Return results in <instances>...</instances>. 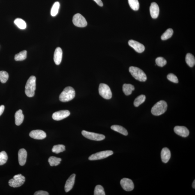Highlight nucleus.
I'll return each instance as SVG.
<instances>
[{
    "label": "nucleus",
    "mask_w": 195,
    "mask_h": 195,
    "mask_svg": "<svg viewBox=\"0 0 195 195\" xmlns=\"http://www.w3.org/2000/svg\"><path fill=\"white\" fill-rule=\"evenodd\" d=\"M75 96V91L74 88L68 86L64 88L59 96L60 101L65 102L72 100Z\"/></svg>",
    "instance_id": "obj_1"
},
{
    "label": "nucleus",
    "mask_w": 195,
    "mask_h": 195,
    "mask_svg": "<svg viewBox=\"0 0 195 195\" xmlns=\"http://www.w3.org/2000/svg\"><path fill=\"white\" fill-rule=\"evenodd\" d=\"M36 89V77L32 76L28 79L25 87V93L27 96L32 97L35 94Z\"/></svg>",
    "instance_id": "obj_2"
},
{
    "label": "nucleus",
    "mask_w": 195,
    "mask_h": 195,
    "mask_svg": "<svg viewBox=\"0 0 195 195\" xmlns=\"http://www.w3.org/2000/svg\"><path fill=\"white\" fill-rule=\"evenodd\" d=\"M167 109V104L164 100H160L156 103L151 109L152 114L155 116H160L166 112Z\"/></svg>",
    "instance_id": "obj_3"
},
{
    "label": "nucleus",
    "mask_w": 195,
    "mask_h": 195,
    "mask_svg": "<svg viewBox=\"0 0 195 195\" xmlns=\"http://www.w3.org/2000/svg\"><path fill=\"white\" fill-rule=\"evenodd\" d=\"M129 71L133 77L136 80L141 82H145L146 80V75L141 69L132 66L129 68Z\"/></svg>",
    "instance_id": "obj_4"
},
{
    "label": "nucleus",
    "mask_w": 195,
    "mask_h": 195,
    "mask_svg": "<svg viewBox=\"0 0 195 195\" xmlns=\"http://www.w3.org/2000/svg\"><path fill=\"white\" fill-rule=\"evenodd\" d=\"M99 93L101 97L106 100H109L112 98V93L110 88L106 84H100L99 87Z\"/></svg>",
    "instance_id": "obj_5"
},
{
    "label": "nucleus",
    "mask_w": 195,
    "mask_h": 195,
    "mask_svg": "<svg viewBox=\"0 0 195 195\" xmlns=\"http://www.w3.org/2000/svg\"><path fill=\"white\" fill-rule=\"evenodd\" d=\"M25 181V177L20 174L14 176L13 179L10 180L8 182L9 185L13 187H20L24 183Z\"/></svg>",
    "instance_id": "obj_6"
},
{
    "label": "nucleus",
    "mask_w": 195,
    "mask_h": 195,
    "mask_svg": "<svg viewBox=\"0 0 195 195\" xmlns=\"http://www.w3.org/2000/svg\"><path fill=\"white\" fill-rule=\"evenodd\" d=\"M72 21L75 26L79 27H85L87 25L86 20L83 16L79 13L73 16Z\"/></svg>",
    "instance_id": "obj_7"
},
{
    "label": "nucleus",
    "mask_w": 195,
    "mask_h": 195,
    "mask_svg": "<svg viewBox=\"0 0 195 195\" xmlns=\"http://www.w3.org/2000/svg\"><path fill=\"white\" fill-rule=\"evenodd\" d=\"M113 154V152L111 150H106L96 153L91 155L88 158L90 160H95L102 159L106 158Z\"/></svg>",
    "instance_id": "obj_8"
},
{
    "label": "nucleus",
    "mask_w": 195,
    "mask_h": 195,
    "mask_svg": "<svg viewBox=\"0 0 195 195\" xmlns=\"http://www.w3.org/2000/svg\"><path fill=\"white\" fill-rule=\"evenodd\" d=\"M82 134L85 138L92 140L100 141L103 140L105 138V136L103 134L91 132L85 130L82 131Z\"/></svg>",
    "instance_id": "obj_9"
},
{
    "label": "nucleus",
    "mask_w": 195,
    "mask_h": 195,
    "mask_svg": "<svg viewBox=\"0 0 195 195\" xmlns=\"http://www.w3.org/2000/svg\"><path fill=\"white\" fill-rule=\"evenodd\" d=\"M120 183L121 187L125 191H131L134 188V185L132 181L129 178H123Z\"/></svg>",
    "instance_id": "obj_10"
},
{
    "label": "nucleus",
    "mask_w": 195,
    "mask_h": 195,
    "mask_svg": "<svg viewBox=\"0 0 195 195\" xmlns=\"http://www.w3.org/2000/svg\"><path fill=\"white\" fill-rule=\"evenodd\" d=\"M70 115V112L68 110H61L54 112L52 114V118L55 120L60 121L67 118Z\"/></svg>",
    "instance_id": "obj_11"
},
{
    "label": "nucleus",
    "mask_w": 195,
    "mask_h": 195,
    "mask_svg": "<svg viewBox=\"0 0 195 195\" xmlns=\"http://www.w3.org/2000/svg\"><path fill=\"white\" fill-rule=\"evenodd\" d=\"M128 44L132 47L138 53H142L145 50V47L143 44L139 42L133 40H130L128 42Z\"/></svg>",
    "instance_id": "obj_12"
},
{
    "label": "nucleus",
    "mask_w": 195,
    "mask_h": 195,
    "mask_svg": "<svg viewBox=\"0 0 195 195\" xmlns=\"http://www.w3.org/2000/svg\"><path fill=\"white\" fill-rule=\"evenodd\" d=\"M30 137L36 139H43L46 137L45 132L40 130H33L29 133Z\"/></svg>",
    "instance_id": "obj_13"
},
{
    "label": "nucleus",
    "mask_w": 195,
    "mask_h": 195,
    "mask_svg": "<svg viewBox=\"0 0 195 195\" xmlns=\"http://www.w3.org/2000/svg\"><path fill=\"white\" fill-rule=\"evenodd\" d=\"M175 132L176 134L183 137H187L189 134V131L187 127L177 126L174 128Z\"/></svg>",
    "instance_id": "obj_14"
},
{
    "label": "nucleus",
    "mask_w": 195,
    "mask_h": 195,
    "mask_svg": "<svg viewBox=\"0 0 195 195\" xmlns=\"http://www.w3.org/2000/svg\"><path fill=\"white\" fill-rule=\"evenodd\" d=\"M150 11L152 18L155 19L158 17L159 13V8L157 3H151L150 7Z\"/></svg>",
    "instance_id": "obj_15"
},
{
    "label": "nucleus",
    "mask_w": 195,
    "mask_h": 195,
    "mask_svg": "<svg viewBox=\"0 0 195 195\" xmlns=\"http://www.w3.org/2000/svg\"><path fill=\"white\" fill-rule=\"evenodd\" d=\"M27 153L26 150L22 148L19 150L18 152V160L19 164L21 166L24 165L26 163Z\"/></svg>",
    "instance_id": "obj_16"
},
{
    "label": "nucleus",
    "mask_w": 195,
    "mask_h": 195,
    "mask_svg": "<svg viewBox=\"0 0 195 195\" xmlns=\"http://www.w3.org/2000/svg\"><path fill=\"white\" fill-rule=\"evenodd\" d=\"M63 52L62 49L59 47H57L54 54V60L55 64L59 65L62 61Z\"/></svg>",
    "instance_id": "obj_17"
},
{
    "label": "nucleus",
    "mask_w": 195,
    "mask_h": 195,
    "mask_svg": "<svg viewBox=\"0 0 195 195\" xmlns=\"http://www.w3.org/2000/svg\"><path fill=\"white\" fill-rule=\"evenodd\" d=\"M76 175L73 174L67 180L65 185V190L66 192H68L72 189L74 186Z\"/></svg>",
    "instance_id": "obj_18"
},
{
    "label": "nucleus",
    "mask_w": 195,
    "mask_h": 195,
    "mask_svg": "<svg viewBox=\"0 0 195 195\" xmlns=\"http://www.w3.org/2000/svg\"><path fill=\"white\" fill-rule=\"evenodd\" d=\"M162 160L163 163H167L169 161L171 157L170 151L166 148H163L161 153Z\"/></svg>",
    "instance_id": "obj_19"
},
{
    "label": "nucleus",
    "mask_w": 195,
    "mask_h": 195,
    "mask_svg": "<svg viewBox=\"0 0 195 195\" xmlns=\"http://www.w3.org/2000/svg\"><path fill=\"white\" fill-rule=\"evenodd\" d=\"M15 123L16 125H20L23 122L24 119V115L21 109L16 112L15 115Z\"/></svg>",
    "instance_id": "obj_20"
},
{
    "label": "nucleus",
    "mask_w": 195,
    "mask_h": 195,
    "mask_svg": "<svg viewBox=\"0 0 195 195\" xmlns=\"http://www.w3.org/2000/svg\"><path fill=\"white\" fill-rule=\"evenodd\" d=\"M134 87L133 85L130 84H124L123 85V91L125 95H130L132 93V91H134Z\"/></svg>",
    "instance_id": "obj_21"
},
{
    "label": "nucleus",
    "mask_w": 195,
    "mask_h": 195,
    "mask_svg": "<svg viewBox=\"0 0 195 195\" xmlns=\"http://www.w3.org/2000/svg\"><path fill=\"white\" fill-rule=\"evenodd\" d=\"M112 130L121 133L124 136H127L128 132L127 130L123 127L118 125H114L111 127Z\"/></svg>",
    "instance_id": "obj_22"
},
{
    "label": "nucleus",
    "mask_w": 195,
    "mask_h": 195,
    "mask_svg": "<svg viewBox=\"0 0 195 195\" xmlns=\"http://www.w3.org/2000/svg\"><path fill=\"white\" fill-rule=\"evenodd\" d=\"M185 61L189 66L192 67L195 64V59L194 56L190 53H187L186 55Z\"/></svg>",
    "instance_id": "obj_23"
},
{
    "label": "nucleus",
    "mask_w": 195,
    "mask_h": 195,
    "mask_svg": "<svg viewBox=\"0 0 195 195\" xmlns=\"http://www.w3.org/2000/svg\"><path fill=\"white\" fill-rule=\"evenodd\" d=\"M61 159L58 157L52 156L49 157L48 162L51 166H57L61 163Z\"/></svg>",
    "instance_id": "obj_24"
},
{
    "label": "nucleus",
    "mask_w": 195,
    "mask_h": 195,
    "mask_svg": "<svg viewBox=\"0 0 195 195\" xmlns=\"http://www.w3.org/2000/svg\"><path fill=\"white\" fill-rule=\"evenodd\" d=\"M14 23L20 29H24L26 28V22L22 19H16L14 21Z\"/></svg>",
    "instance_id": "obj_25"
},
{
    "label": "nucleus",
    "mask_w": 195,
    "mask_h": 195,
    "mask_svg": "<svg viewBox=\"0 0 195 195\" xmlns=\"http://www.w3.org/2000/svg\"><path fill=\"white\" fill-rule=\"evenodd\" d=\"M26 51L24 50L15 55V60L17 61H22L26 59Z\"/></svg>",
    "instance_id": "obj_26"
},
{
    "label": "nucleus",
    "mask_w": 195,
    "mask_h": 195,
    "mask_svg": "<svg viewBox=\"0 0 195 195\" xmlns=\"http://www.w3.org/2000/svg\"><path fill=\"white\" fill-rule=\"evenodd\" d=\"M146 100V96L144 95H141L135 99L134 102V105L136 107H139Z\"/></svg>",
    "instance_id": "obj_27"
},
{
    "label": "nucleus",
    "mask_w": 195,
    "mask_h": 195,
    "mask_svg": "<svg viewBox=\"0 0 195 195\" xmlns=\"http://www.w3.org/2000/svg\"><path fill=\"white\" fill-rule=\"evenodd\" d=\"M65 146L63 145H54L52 149V152L56 154H58L60 153L63 152L65 151Z\"/></svg>",
    "instance_id": "obj_28"
},
{
    "label": "nucleus",
    "mask_w": 195,
    "mask_h": 195,
    "mask_svg": "<svg viewBox=\"0 0 195 195\" xmlns=\"http://www.w3.org/2000/svg\"><path fill=\"white\" fill-rule=\"evenodd\" d=\"M129 5L132 9L137 10L139 8V4L138 0H128Z\"/></svg>",
    "instance_id": "obj_29"
},
{
    "label": "nucleus",
    "mask_w": 195,
    "mask_h": 195,
    "mask_svg": "<svg viewBox=\"0 0 195 195\" xmlns=\"http://www.w3.org/2000/svg\"><path fill=\"white\" fill-rule=\"evenodd\" d=\"M60 7V3L58 1L55 2L51 9V15L52 16H55L58 14Z\"/></svg>",
    "instance_id": "obj_30"
},
{
    "label": "nucleus",
    "mask_w": 195,
    "mask_h": 195,
    "mask_svg": "<svg viewBox=\"0 0 195 195\" xmlns=\"http://www.w3.org/2000/svg\"><path fill=\"white\" fill-rule=\"evenodd\" d=\"M173 29L169 28V29L166 30L165 32L163 33L161 36V39L162 40H168L173 35Z\"/></svg>",
    "instance_id": "obj_31"
},
{
    "label": "nucleus",
    "mask_w": 195,
    "mask_h": 195,
    "mask_svg": "<svg viewBox=\"0 0 195 195\" xmlns=\"http://www.w3.org/2000/svg\"><path fill=\"white\" fill-rule=\"evenodd\" d=\"M8 156L4 151L0 153V166H2L7 162L8 160Z\"/></svg>",
    "instance_id": "obj_32"
},
{
    "label": "nucleus",
    "mask_w": 195,
    "mask_h": 195,
    "mask_svg": "<svg viewBox=\"0 0 195 195\" xmlns=\"http://www.w3.org/2000/svg\"><path fill=\"white\" fill-rule=\"evenodd\" d=\"M9 77L8 73L5 71H0V81L2 83H5Z\"/></svg>",
    "instance_id": "obj_33"
},
{
    "label": "nucleus",
    "mask_w": 195,
    "mask_h": 195,
    "mask_svg": "<svg viewBox=\"0 0 195 195\" xmlns=\"http://www.w3.org/2000/svg\"><path fill=\"white\" fill-rule=\"evenodd\" d=\"M94 195H105L104 188L102 186L100 185H97L94 189Z\"/></svg>",
    "instance_id": "obj_34"
},
{
    "label": "nucleus",
    "mask_w": 195,
    "mask_h": 195,
    "mask_svg": "<svg viewBox=\"0 0 195 195\" xmlns=\"http://www.w3.org/2000/svg\"><path fill=\"white\" fill-rule=\"evenodd\" d=\"M156 64L158 66L163 67L166 64V59L162 57H159L156 58L155 60Z\"/></svg>",
    "instance_id": "obj_35"
},
{
    "label": "nucleus",
    "mask_w": 195,
    "mask_h": 195,
    "mask_svg": "<svg viewBox=\"0 0 195 195\" xmlns=\"http://www.w3.org/2000/svg\"><path fill=\"white\" fill-rule=\"evenodd\" d=\"M167 78L169 80L173 83H178V78L173 73H169L167 76Z\"/></svg>",
    "instance_id": "obj_36"
},
{
    "label": "nucleus",
    "mask_w": 195,
    "mask_h": 195,
    "mask_svg": "<svg viewBox=\"0 0 195 195\" xmlns=\"http://www.w3.org/2000/svg\"><path fill=\"white\" fill-rule=\"evenodd\" d=\"M34 195H49V193L47 192L43 191V190H40V191L36 192L34 194Z\"/></svg>",
    "instance_id": "obj_37"
},
{
    "label": "nucleus",
    "mask_w": 195,
    "mask_h": 195,
    "mask_svg": "<svg viewBox=\"0 0 195 195\" xmlns=\"http://www.w3.org/2000/svg\"><path fill=\"white\" fill-rule=\"evenodd\" d=\"M94 1L97 3L98 5L100 6V7L103 6V3L101 0H94Z\"/></svg>",
    "instance_id": "obj_38"
},
{
    "label": "nucleus",
    "mask_w": 195,
    "mask_h": 195,
    "mask_svg": "<svg viewBox=\"0 0 195 195\" xmlns=\"http://www.w3.org/2000/svg\"><path fill=\"white\" fill-rule=\"evenodd\" d=\"M4 108H5V107H4V105H1L0 106V116L2 114L4 110Z\"/></svg>",
    "instance_id": "obj_39"
},
{
    "label": "nucleus",
    "mask_w": 195,
    "mask_h": 195,
    "mask_svg": "<svg viewBox=\"0 0 195 195\" xmlns=\"http://www.w3.org/2000/svg\"><path fill=\"white\" fill-rule=\"evenodd\" d=\"M192 187H193V188L195 189V180L194 181H193V184H192Z\"/></svg>",
    "instance_id": "obj_40"
}]
</instances>
